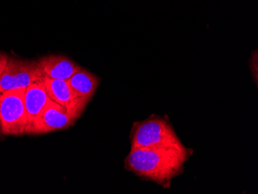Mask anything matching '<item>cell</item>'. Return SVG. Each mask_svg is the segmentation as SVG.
Masks as SVG:
<instances>
[{
  "label": "cell",
  "instance_id": "cell-4",
  "mask_svg": "<svg viewBox=\"0 0 258 194\" xmlns=\"http://www.w3.org/2000/svg\"><path fill=\"white\" fill-rule=\"evenodd\" d=\"M42 77L38 62L9 56L8 63L0 78V93L10 90L27 88Z\"/></svg>",
  "mask_w": 258,
  "mask_h": 194
},
{
  "label": "cell",
  "instance_id": "cell-6",
  "mask_svg": "<svg viewBox=\"0 0 258 194\" xmlns=\"http://www.w3.org/2000/svg\"><path fill=\"white\" fill-rule=\"evenodd\" d=\"M43 79L50 99L64 107L69 112L79 118L87 105L75 98L68 81L52 79L44 76Z\"/></svg>",
  "mask_w": 258,
  "mask_h": 194
},
{
  "label": "cell",
  "instance_id": "cell-10",
  "mask_svg": "<svg viewBox=\"0 0 258 194\" xmlns=\"http://www.w3.org/2000/svg\"><path fill=\"white\" fill-rule=\"evenodd\" d=\"M9 56L4 52L0 51V78H2L3 74L5 71L6 67L8 63Z\"/></svg>",
  "mask_w": 258,
  "mask_h": 194
},
{
  "label": "cell",
  "instance_id": "cell-1",
  "mask_svg": "<svg viewBox=\"0 0 258 194\" xmlns=\"http://www.w3.org/2000/svg\"><path fill=\"white\" fill-rule=\"evenodd\" d=\"M192 154V149L184 145L139 148L130 151L124 159V168L145 180L168 189L172 179L182 174L184 165Z\"/></svg>",
  "mask_w": 258,
  "mask_h": 194
},
{
  "label": "cell",
  "instance_id": "cell-9",
  "mask_svg": "<svg viewBox=\"0 0 258 194\" xmlns=\"http://www.w3.org/2000/svg\"><path fill=\"white\" fill-rule=\"evenodd\" d=\"M68 82L75 98L87 105L95 95L101 83V78L88 69L82 68L71 77Z\"/></svg>",
  "mask_w": 258,
  "mask_h": 194
},
{
  "label": "cell",
  "instance_id": "cell-3",
  "mask_svg": "<svg viewBox=\"0 0 258 194\" xmlns=\"http://www.w3.org/2000/svg\"><path fill=\"white\" fill-rule=\"evenodd\" d=\"M26 88L10 90L0 95V124L4 136H21L27 126Z\"/></svg>",
  "mask_w": 258,
  "mask_h": 194
},
{
  "label": "cell",
  "instance_id": "cell-11",
  "mask_svg": "<svg viewBox=\"0 0 258 194\" xmlns=\"http://www.w3.org/2000/svg\"><path fill=\"white\" fill-rule=\"evenodd\" d=\"M0 95H1V93H0ZM4 139V134L2 133V130H1V124H0V140H3Z\"/></svg>",
  "mask_w": 258,
  "mask_h": 194
},
{
  "label": "cell",
  "instance_id": "cell-5",
  "mask_svg": "<svg viewBox=\"0 0 258 194\" xmlns=\"http://www.w3.org/2000/svg\"><path fill=\"white\" fill-rule=\"evenodd\" d=\"M78 118L64 107L50 99L33 125L30 135H43L66 130L72 126Z\"/></svg>",
  "mask_w": 258,
  "mask_h": 194
},
{
  "label": "cell",
  "instance_id": "cell-2",
  "mask_svg": "<svg viewBox=\"0 0 258 194\" xmlns=\"http://www.w3.org/2000/svg\"><path fill=\"white\" fill-rule=\"evenodd\" d=\"M130 137L131 150L183 146L169 119L155 115L144 121L135 122Z\"/></svg>",
  "mask_w": 258,
  "mask_h": 194
},
{
  "label": "cell",
  "instance_id": "cell-7",
  "mask_svg": "<svg viewBox=\"0 0 258 194\" xmlns=\"http://www.w3.org/2000/svg\"><path fill=\"white\" fill-rule=\"evenodd\" d=\"M43 77L26 88L25 106L27 111V126L24 135H30L35 123L48 102L49 98Z\"/></svg>",
  "mask_w": 258,
  "mask_h": 194
},
{
  "label": "cell",
  "instance_id": "cell-8",
  "mask_svg": "<svg viewBox=\"0 0 258 194\" xmlns=\"http://www.w3.org/2000/svg\"><path fill=\"white\" fill-rule=\"evenodd\" d=\"M43 76L52 79L66 80L82 69L76 62L61 55H48L38 60Z\"/></svg>",
  "mask_w": 258,
  "mask_h": 194
}]
</instances>
